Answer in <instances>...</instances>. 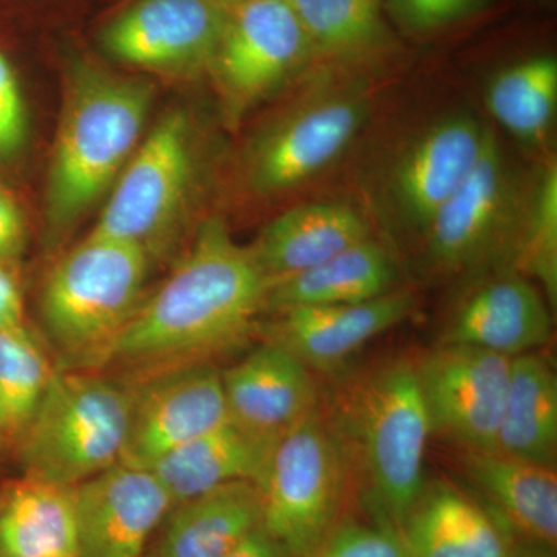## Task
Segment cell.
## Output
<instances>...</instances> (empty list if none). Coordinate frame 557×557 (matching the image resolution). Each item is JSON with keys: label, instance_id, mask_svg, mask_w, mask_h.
Instances as JSON below:
<instances>
[{"label": "cell", "instance_id": "ba28073f", "mask_svg": "<svg viewBox=\"0 0 557 557\" xmlns=\"http://www.w3.org/2000/svg\"><path fill=\"white\" fill-rule=\"evenodd\" d=\"M131 388L129 431L121 463L153 461L230 421L222 372L207 361L161 366Z\"/></svg>", "mask_w": 557, "mask_h": 557}, {"label": "cell", "instance_id": "3957f363", "mask_svg": "<svg viewBox=\"0 0 557 557\" xmlns=\"http://www.w3.org/2000/svg\"><path fill=\"white\" fill-rule=\"evenodd\" d=\"M150 104L152 89L145 81L97 69L76 70L47 183L51 239L72 228L119 178L137 149Z\"/></svg>", "mask_w": 557, "mask_h": 557}, {"label": "cell", "instance_id": "5b68a950", "mask_svg": "<svg viewBox=\"0 0 557 557\" xmlns=\"http://www.w3.org/2000/svg\"><path fill=\"white\" fill-rule=\"evenodd\" d=\"M129 416V386L94 370H54L21 434L25 475L75 487L120 463Z\"/></svg>", "mask_w": 557, "mask_h": 557}, {"label": "cell", "instance_id": "836d02e7", "mask_svg": "<svg viewBox=\"0 0 557 557\" xmlns=\"http://www.w3.org/2000/svg\"><path fill=\"white\" fill-rule=\"evenodd\" d=\"M25 225L21 209L7 190L0 188V262L13 258L24 244Z\"/></svg>", "mask_w": 557, "mask_h": 557}, {"label": "cell", "instance_id": "f35d334b", "mask_svg": "<svg viewBox=\"0 0 557 557\" xmlns=\"http://www.w3.org/2000/svg\"><path fill=\"white\" fill-rule=\"evenodd\" d=\"M35 557H75L72 555H51V556H35Z\"/></svg>", "mask_w": 557, "mask_h": 557}, {"label": "cell", "instance_id": "ac0fdd59", "mask_svg": "<svg viewBox=\"0 0 557 557\" xmlns=\"http://www.w3.org/2000/svg\"><path fill=\"white\" fill-rule=\"evenodd\" d=\"M486 132L474 116H449L429 127L405 150L392 172L391 185L403 218L426 231L478 163Z\"/></svg>", "mask_w": 557, "mask_h": 557}, {"label": "cell", "instance_id": "9a60e30c", "mask_svg": "<svg viewBox=\"0 0 557 557\" xmlns=\"http://www.w3.org/2000/svg\"><path fill=\"white\" fill-rule=\"evenodd\" d=\"M222 384L230 420L260 437L278 440L318 412L311 369L274 341L222 372Z\"/></svg>", "mask_w": 557, "mask_h": 557}, {"label": "cell", "instance_id": "cb8c5ba5", "mask_svg": "<svg viewBox=\"0 0 557 557\" xmlns=\"http://www.w3.org/2000/svg\"><path fill=\"white\" fill-rule=\"evenodd\" d=\"M395 277L386 249L369 237L309 270L271 281L265 311L366 302L392 292Z\"/></svg>", "mask_w": 557, "mask_h": 557}, {"label": "cell", "instance_id": "83f0119b", "mask_svg": "<svg viewBox=\"0 0 557 557\" xmlns=\"http://www.w3.org/2000/svg\"><path fill=\"white\" fill-rule=\"evenodd\" d=\"M313 53L350 58L386 39L381 0H289Z\"/></svg>", "mask_w": 557, "mask_h": 557}, {"label": "cell", "instance_id": "8fae6325", "mask_svg": "<svg viewBox=\"0 0 557 557\" xmlns=\"http://www.w3.org/2000/svg\"><path fill=\"white\" fill-rule=\"evenodd\" d=\"M228 14L215 0H138L106 27L102 47L132 67L190 75L211 69Z\"/></svg>", "mask_w": 557, "mask_h": 557}, {"label": "cell", "instance_id": "d6986e66", "mask_svg": "<svg viewBox=\"0 0 557 557\" xmlns=\"http://www.w3.org/2000/svg\"><path fill=\"white\" fill-rule=\"evenodd\" d=\"M398 533L409 557H505L516 542L496 512L445 482L424 485Z\"/></svg>", "mask_w": 557, "mask_h": 557}, {"label": "cell", "instance_id": "e0dca14e", "mask_svg": "<svg viewBox=\"0 0 557 557\" xmlns=\"http://www.w3.org/2000/svg\"><path fill=\"white\" fill-rule=\"evenodd\" d=\"M416 304L413 293L392 289L366 302L298 307L277 313L269 339L288 348L311 370L329 372L409 318Z\"/></svg>", "mask_w": 557, "mask_h": 557}, {"label": "cell", "instance_id": "603a6c76", "mask_svg": "<svg viewBox=\"0 0 557 557\" xmlns=\"http://www.w3.org/2000/svg\"><path fill=\"white\" fill-rule=\"evenodd\" d=\"M369 239L364 218L344 203L300 205L271 220L252 245L260 269L277 281Z\"/></svg>", "mask_w": 557, "mask_h": 557}, {"label": "cell", "instance_id": "f1b7e54d", "mask_svg": "<svg viewBox=\"0 0 557 557\" xmlns=\"http://www.w3.org/2000/svg\"><path fill=\"white\" fill-rule=\"evenodd\" d=\"M54 370L24 324L0 332V435L24 432Z\"/></svg>", "mask_w": 557, "mask_h": 557}, {"label": "cell", "instance_id": "8992f818", "mask_svg": "<svg viewBox=\"0 0 557 557\" xmlns=\"http://www.w3.org/2000/svg\"><path fill=\"white\" fill-rule=\"evenodd\" d=\"M348 461L329 421L314 412L274 445L258 490L262 525L293 557H307L338 523Z\"/></svg>", "mask_w": 557, "mask_h": 557}, {"label": "cell", "instance_id": "4316f807", "mask_svg": "<svg viewBox=\"0 0 557 557\" xmlns=\"http://www.w3.org/2000/svg\"><path fill=\"white\" fill-rule=\"evenodd\" d=\"M485 101L512 137L528 145L544 141L556 115V58L539 54L500 70L487 84Z\"/></svg>", "mask_w": 557, "mask_h": 557}, {"label": "cell", "instance_id": "277c9868", "mask_svg": "<svg viewBox=\"0 0 557 557\" xmlns=\"http://www.w3.org/2000/svg\"><path fill=\"white\" fill-rule=\"evenodd\" d=\"M149 256L129 242L90 233L44 285L40 313L64 366L97 370L141 304Z\"/></svg>", "mask_w": 557, "mask_h": 557}, {"label": "cell", "instance_id": "d590c367", "mask_svg": "<svg viewBox=\"0 0 557 557\" xmlns=\"http://www.w3.org/2000/svg\"><path fill=\"white\" fill-rule=\"evenodd\" d=\"M225 557H293L289 549L260 523Z\"/></svg>", "mask_w": 557, "mask_h": 557}, {"label": "cell", "instance_id": "4dcf8cb0", "mask_svg": "<svg viewBox=\"0 0 557 557\" xmlns=\"http://www.w3.org/2000/svg\"><path fill=\"white\" fill-rule=\"evenodd\" d=\"M307 557H409L401 536L384 523L346 520Z\"/></svg>", "mask_w": 557, "mask_h": 557}, {"label": "cell", "instance_id": "1f68e13d", "mask_svg": "<svg viewBox=\"0 0 557 557\" xmlns=\"http://www.w3.org/2000/svg\"><path fill=\"white\" fill-rule=\"evenodd\" d=\"M395 13L409 27L432 30L471 16L486 0H391Z\"/></svg>", "mask_w": 557, "mask_h": 557}, {"label": "cell", "instance_id": "30bf717a", "mask_svg": "<svg viewBox=\"0 0 557 557\" xmlns=\"http://www.w3.org/2000/svg\"><path fill=\"white\" fill-rule=\"evenodd\" d=\"M511 358L482 348L442 344L416 364L431 420L463 449H496Z\"/></svg>", "mask_w": 557, "mask_h": 557}, {"label": "cell", "instance_id": "7402d4cb", "mask_svg": "<svg viewBox=\"0 0 557 557\" xmlns=\"http://www.w3.org/2000/svg\"><path fill=\"white\" fill-rule=\"evenodd\" d=\"M260 523L258 486L228 483L172 505L145 557H225Z\"/></svg>", "mask_w": 557, "mask_h": 557}, {"label": "cell", "instance_id": "f546056e", "mask_svg": "<svg viewBox=\"0 0 557 557\" xmlns=\"http://www.w3.org/2000/svg\"><path fill=\"white\" fill-rule=\"evenodd\" d=\"M518 271L534 277L549 304L557 299V166L545 164L522 199L515 231Z\"/></svg>", "mask_w": 557, "mask_h": 557}, {"label": "cell", "instance_id": "9c48e42d", "mask_svg": "<svg viewBox=\"0 0 557 557\" xmlns=\"http://www.w3.org/2000/svg\"><path fill=\"white\" fill-rule=\"evenodd\" d=\"M313 54L289 0H242L228 14L211 70L226 100L242 109L276 90Z\"/></svg>", "mask_w": 557, "mask_h": 557}, {"label": "cell", "instance_id": "52a82bcc", "mask_svg": "<svg viewBox=\"0 0 557 557\" xmlns=\"http://www.w3.org/2000/svg\"><path fill=\"white\" fill-rule=\"evenodd\" d=\"M194 175L190 123L172 110L132 153L91 233L129 242L150 258L182 215Z\"/></svg>", "mask_w": 557, "mask_h": 557}, {"label": "cell", "instance_id": "484cf974", "mask_svg": "<svg viewBox=\"0 0 557 557\" xmlns=\"http://www.w3.org/2000/svg\"><path fill=\"white\" fill-rule=\"evenodd\" d=\"M75 556L73 487L24 475L0 494V557Z\"/></svg>", "mask_w": 557, "mask_h": 557}, {"label": "cell", "instance_id": "6da1fadb", "mask_svg": "<svg viewBox=\"0 0 557 557\" xmlns=\"http://www.w3.org/2000/svg\"><path fill=\"white\" fill-rule=\"evenodd\" d=\"M270 282L251 247L222 220H205L177 269L139 304L112 361L161 368L239 346L265 311Z\"/></svg>", "mask_w": 557, "mask_h": 557}, {"label": "cell", "instance_id": "7c38bea8", "mask_svg": "<svg viewBox=\"0 0 557 557\" xmlns=\"http://www.w3.org/2000/svg\"><path fill=\"white\" fill-rule=\"evenodd\" d=\"M520 203L500 143L487 127L478 163L428 225L429 258L450 271L478 265L502 239H515Z\"/></svg>", "mask_w": 557, "mask_h": 557}, {"label": "cell", "instance_id": "4fadbf2b", "mask_svg": "<svg viewBox=\"0 0 557 557\" xmlns=\"http://www.w3.org/2000/svg\"><path fill=\"white\" fill-rule=\"evenodd\" d=\"M75 557H145L172 507L148 468L116 463L73 487Z\"/></svg>", "mask_w": 557, "mask_h": 557}, {"label": "cell", "instance_id": "5bb4252c", "mask_svg": "<svg viewBox=\"0 0 557 557\" xmlns=\"http://www.w3.org/2000/svg\"><path fill=\"white\" fill-rule=\"evenodd\" d=\"M366 116L355 97H327L289 113L263 135L249 159L248 178L260 194H277L317 177L343 156Z\"/></svg>", "mask_w": 557, "mask_h": 557}, {"label": "cell", "instance_id": "ffe728a7", "mask_svg": "<svg viewBox=\"0 0 557 557\" xmlns=\"http://www.w3.org/2000/svg\"><path fill=\"white\" fill-rule=\"evenodd\" d=\"M461 469L485 505L512 533L545 547L557 542L555 467L505 456L498 450L463 449Z\"/></svg>", "mask_w": 557, "mask_h": 557}, {"label": "cell", "instance_id": "2e32d148", "mask_svg": "<svg viewBox=\"0 0 557 557\" xmlns=\"http://www.w3.org/2000/svg\"><path fill=\"white\" fill-rule=\"evenodd\" d=\"M552 313L541 292L518 270L483 278L453 310L442 344L516 358L552 338Z\"/></svg>", "mask_w": 557, "mask_h": 557}, {"label": "cell", "instance_id": "d4e9b609", "mask_svg": "<svg viewBox=\"0 0 557 557\" xmlns=\"http://www.w3.org/2000/svg\"><path fill=\"white\" fill-rule=\"evenodd\" d=\"M496 450L520 460L555 467L557 375L552 362L536 351L511 358Z\"/></svg>", "mask_w": 557, "mask_h": 557}, {"label": "cell", "instance_id": "d6a6232c", "mask_svg": "<svg viewBox=\"0 0 557 557\" xmlns=\"http://www.w3.org/2000/svg\"><path fill=\"white\" fill-rule=\"evenodd\" d=\"M25 137V106L9 60L0 53V153L10 156Z\"/></svg>", "mask_w": 557, "mask_h": 557}, {"label": "cell", "instance_id": "44dd1931", "mask_svg": "<svg viewBox=\"0 0 557 557\" xmlns=\"http://www.w3.org/2000/svg\"><path fill=\"white\" fill-rule=\"evenodd\" d=\"M276 442L252 434L230 420L171 450L148 469L175 505L228 483L258 485Z\"/></svg>", "mask_w": 557, "mask_h": 557}, {"label": "cell", "instance_id": "8d00e7d4", "mask_svg": "<svg viewBox=\"0 0 557 557\" xmlns=\"http://www.w3.org/2000/svg\"><path fill=\"white\" fill-rule=\"evenodd\" d=\"M505 557H555V555H553L552 547L525 541L522 544H516L515 542Z\"/></svg>", "mask_w": 557, "mask_h": 557}, {"label": "cell", "instance_id": "e575fe53", "mask_svg": "<svg viewBox=\"0 0 557 557\" xmlns=\"http://www.w3.org/2000/svg\"><path fill=\"white\" fill-rule=\"evenodd\" d=\"M24 304L20 284L13 273L0 262V332L24 324Z\"/></svg>", "mask_w": 557, "mask_h": 557}, {"label": "cell", "instance_id": "7a4b0ae2", "mask_svg": "<svg viewBox=\"0 0 557 557\" xmlns=\"http://www.w3.org/2000/svg\"><path fill=\"white\" fill-rule=\"evenodd\" d=\"M330 428L348 467L364 475L376 522L398 531L423 490L431 420L416 362H384L351 381L336 399Z\"/></svg>", "mask_w": 557, "mask_h": 557}, {"label": "cell", "instance_id": "74e56055", "mask_svg": "<svg viewBox=\"0 0 557 557\" xmlns=\"http://www.w3.org/2000/svg\"><path fill=\"white\" fill-rule=\"evenodd\" d=\"M215 2H219L220 5L223 7H236L237 3L242 2V0H215Z\"/></svg>", "mask_w": 557, "mask_h": 557}]
</instances>
